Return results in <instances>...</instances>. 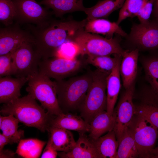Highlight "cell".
Returning <instances> with one entry per match:
<instances>
[{"instance_id": "obj_1", "label": "cell", "mask_w": 158, "mask_h": 158, "mask_svg": "<svg viewBox=\"0 0 158 158\" xmlns=\"http://www.w3.org/2000/svg\"><path fill=\"white\" fill-rule=\"evenodd\" d=\"M87 20L76 21L71 18L52 20L46 26L37 28L28 25V30L33 37V44L42 59L58 56L61 46L71 41L76 32L84 28Z\"/></svg>"}, {"instance_id": "obj_2", "label": "cell", "mask_w": 158, "mask_h": 158, "mask_svg": "<svg viewBox=\"0 0 158 158\" xmlns=\"http://www.w3.org/2000/svg\"><path fill=\"white\" fill-rule=\"evenodd\" d=\"M31 95L19 98L4 104L0 113L4 116L13 115L26 126L35 128L42 132L48 131L51 122L55 116L46 112Z\"/></svg>"}, {"instance_id": "obj_3", "label": "cell", "mask_w": 158, "mask_h": 158, "mask_svg": "<svg viewBox=\"0 0 158 158\" xmlns=\"http://www.w3.org/2000/svg\"><path fill=\"white\" fill-rule=\"evenodd\" d=\"M92 72L71 78L55 80L59 106L63 113L78 110L92 84Z\"/></svg>"}, {"instance_id": "obj_4", "label": "cell", "mask_w": 158, "mask_h": 158, "mask_svg": "<svg viewBox=\"0 0 158 158\" xmlns=\"http://www.w3.org/2000/svg\"><path fill=\"white\" fill-rule=\"evenodd\" d=\"M92 72V84L78 109L80 116L89 124L97 115L106 111V79L109 74L97 69Z\"/></svg>"}, {"instance_id": "obj_5", "label": "cell", "mask_w": 158, "mask_h": 158, "mask_svg": "<svg viewBox=\"0 0 158 158\" xmlns=\"http://www.w3.org/2000/svg\"><path fill=\"white\" fill-rule=\"evenodd\" d=\"M71 41L77 46L79 55L110 56L122 55L125 50L121 48L117 37L104 38L85 31L84 28L79 30Z\"/></svg>"}, {"instance_id": "obj_6", "label": "cell", "mask_w": 158, "mask_h": 158, "mask_svg": "<svg viewBox=\"0 0 158 158\" xmlns=\"http://www.w3.org/2000/svg\"><path fill=\"white\" fill-rule=\"evenodd\" d=\"M28 94L38 100L49 114L57 116L63 111L58 101L55 81L37 72L28 77Z\"/></svg>"}, {"instance_id": "obj_7", "label": "cell", "mask_w": 158, "mask_h": 158, "mask_svg": "<svg viewBox=\"0 0 158 158\" xmlns=\"http://www.w3.org/2000/svg\"><path fill=\"white\" fill-rule=\"evenodd\" d=\"M136 142L140 158H150L158 137V129L145 117L136 114L128 128Z\"/></svg>"}, {"instance_id": "obj_8", "label": "cell", "mask_w": 158, "mask_h": 158, "mask_svg": "<svg viewBox=\"0 0 158 158\" xmlns=\"http://www.w3.org/2000/svg\"><path fill=\"white\" fill-rule=\"evenodd\" d=\"M17 11L16 23L35 25L40 28L47 26L53 20L52 11L44 8L34 0H13Z\"/></svg>"}, {"instance_id": "obj_9", "label": "cell", "mask_w": 158, "mask_h": 158, "mask_svg": "<svg viewBox=\"0 0 158 158\" xmlns=\"http://www.w3.org/2000/svg\"><path fill=\"white\" fill-rule=\"evenodd\" d=\"M85 60L76 58L68 59L55 56L42 59L39 65L38 71L55 80H60L74 74L83 66Z\"/></svg>"}, {"instance_id": "obj_10", "label": "cell", "mask_w": 158, "mask_h": 158, "mask_svg": "<svg viewBox=\"0 0 158 158\" xmlns=\"http://www.w3.org/2000/svg\"><path fill=\"white\" fill-rule=\"evenodd\" d=\"M16 77H27L38 72L42 59L36 51L33 42H25L12 53Z\"/></svg>"}, {"instance_id": "obj_11", "label": "cell", "mask_w": 158, "mask_h": 158, "mask_svg": "<svg viewBox=\"0 0 158 158\" xmlns=\"http://www.w3.org/2000/svg\"><path fill=\"white\" fill-rule=\"evenodd\" d=\"M134 83L126 90L114 111L116 118L114 129L118 141L128 128L135 113V107L133 102Z\"/></svg>"}, {"instance_id": "obj_12", "label": "cell", "mask_w": 158, "mask_h": 158, "mask_svg": "<svg viewBox=\"0 0 158 158\" xmlns=\"http://www.w3.org/2000/svg\"><path fill=\"white\" fill-rule=\"evenodd\" d=\"M126 37L142 49H158V20L153 19L145 23L134 24L130 33Z\"/></svg>"}, {"instance_id": "obj_13", "label": "cell", "mask_w": 158, "mask_h": 158, "mask_svg": "<svg viewBox=\"0 0 158 158\" xmlns=\"http://www.w3.org/2000/svg\"><path fill=\"white\" fill-rule=\"evenodd\" d=\"M33 36L28 30L22 29L15 23L0 30V56L12 53L23 43L33 42Z\"/></svg>"}, {"instance_id": "obj_14", "label": "cell", "mask_w": 158, "mask_h": 158, "mask_svg": "<svg viewBox=\"0 0 158 158\" xmlns=\"http://www.w3.org/2000/svg\"><path fill=\"white\" fill-rule=\"evenodd\" d=\"M139 50H125L122 55L120 73L125 89L134 83L137 72Z\"/></svg>"}, {"instance_id": "obj_15", "label": "cell", "mask_w": 158, "mask_h": 158, "mask_svg": "<svg viewBox=\"0 0 158 158\" xmlns=\"http://www.w3.org/2000/svg\"><path fill=\"white\" fill-rule=\"evenodd\" d=\"M28 81V78L25 77H0V103L8 104L20 98L21 88Z\"/></svg>"}, {"instance_id": "obj_16", "label": "cell", "mask_w": 158, "mask_h": 158, "mask_svg": "<svg viewBox=\"0 0 158 158\" xmlns=\"http://www.w3.org/2000/svg\"><path fill=\"white\" fill-rule=\"evenodd\" d=\"M79 137L73 148L70 151L58 153L62 158H101L96 148L85 133H79Z\"/></svg>"}, {"instance_id": "obj_17", "label": "cell", "mask_w": 158, "mask_h": 158, "mask_svg": "<svg viewBox=\"0 0 158 158\" xmlns=\"http://www.w3.org/2000/svg\"><path fill=\"white\" fill-rule=\"evenodd\" d=\"M122 57L106 79L107 107L106 111L110 115L113 114L114 107L121 88L120 66Z\"/></svg>"}, {"instance_id": "obj_18", "label": "cell", "mask_w": 158, "mask_h": 158, "mask_svg": "<svg viewBox=\"0 0 158 158\" xmlns=\"http://www.w3.org/2000/svg\"><path fill=\"white\" fill-rule=\"evenodd\" d=\"M50 127L74 130L79 133L89 132L90 125L80 116L71 113H62L52 119Z\"/></svg>"}, {"instance_id": "obj_19", "label": "cell", "mask_w": 158, "mask_h": 158, "mask_svg": "<svg viewBox=\"0 0 158 158\" xmlns=\"http://www.w3.org/2000/svg\"><path fill=\"white\" fill-rule=\"evenodd\" d=\"M48 132L49 135L48 140L52 147L57 151L69 152L76 144L73 135L70 130L50 127Z\"/></svg>"}, {"instance_id": "obj_20", "label": "cell", "mask_w": 158, "mask_h": 158, "mask_svg": "<svg viewBox=\"0 0 158 158\" xmlns=\"http://www.w3.org/2000/svg\"><path fill=\"white\" fill-rule=\"evenodd\" d=\"M84 30L90 33L105 35L108 38L112 37L114 34L124 37L127 35L116 22H111L103 18L87 20Z\"/></svg>"}, {"instance_id": "obj_21", "label": "cell", "mask_w": 158, "mask_h": 158, "mask_svg": "<svg viewBox=\"0 0 158 158\" xmlns=\"http://www.w3.org/2000/svg\"><path fill=\"white\" fill-rule=\"evenodd\" d=\"M116 118L114 111L112 115L109 114L106 111L97 115L92 120L90 125L88 137L96 139L104 133L114 130Z\"/></svg>"}, {"instance_id": "obj_22", "label": "cell", "mask_w": 158, "mask_h": 158, "mask_svg": "<svg viewBox=\"0 0 158 158\" xmlns=\"http://www.w3.org/2000/svg\"><path fill=\"white\" fill-rule=\"evenodd\" d=\"M83 0H43L40 4L52 10L53 15L61 17L64 15L77 11L85 12L87 8L83 4Z\"/></svg>"}, {"instance_id": "obj_23", "label": "cell", "mask_w": 158, "mask_h": 158, "mask_svg": "<svg viewBox=\"0 0 158 158\" xmlns=\"http://www.w3.org/2000/svg\"><path fill=\"white\" fill-rule=\"evenodd\" d=\"M89 138L101 158H116L118 142L114 130L96 139Z\"/></svg>"}, {"instance_id": "obj_24", "label": "cell", "mask_w": 158, "mask_h": 158, "mask_svg": "<svg viewBox=\"0 0 158 158\" xmlns=\"http://www.w3.org/2000/svg\"><path fill=\"white\" fill-rule=\"evenodd\" d=\"M126 0H103L99 1L95 6L87 8L85 13L86 20H89L107 18L111 13L121 8Z\"/></svg>"}, {"instance_id": "obj_25", "label": "cell", "mask_w": 158, "mask_h": 158, "mask_svg": "<svg viewBox=\"0 0 158 158\" xmlns=\"http://www.w3.org/2000/svg\"><path fill=\"white\" fill-rule=\"evenodd\" d=\"M46 142L37 139L30 138L21 140L16 153L24 158H38Z\"/></svg>"}, {"instance_id": "obj_26", "label": "cell", "mask_w": 158, "mask_h": 158, "mask_svg": "<svg viewBox=\"0 0 158 158\" xmlns=\"http://www.w3.org/2000/svg\"><path fill=\"white\" fill-rule=\"evenodd\" d=\"M118 141V145L116 158L139 157L136 142L128 128Z\"/></svg>"}, {"instance_id": "obj_27", "label": "cell", "mask_w": 158, "mask_h": 158, "mask_svg": "<svg viewBox=\"0 0 158 158\" xmlns=\"http://www.w3.org/2000/svg\"><path fill=\"white\" fill-rule=\"evenodd\" d=\"M19 120L13 115L3 116L0 129L2 133L8 138L12 144L18 143L24 135V131L18 130Z\"/></svg>"}, {"instance_id": "obj_28", "label": "cell", "mask_w": 158, "mask_h": 158, "mask_svg": "<svg viewBox=\"0 0 158 158\" xmlns=\"http://www.w3.org/2000/svg\"><path fill=\"white\" fill-rule=\"evenodd\" d=\"M86 63L95 67L97 69L109 74L115 67L122 55L114 54L113 57L110 56L88 55Z\"/></svg>"}, {"instance_id": "obj_29", "label": "cell", "mask_w": 158, "mask_h": 158, "mask_svg": "<svg viewBox=\"0 0 158 158\" xmlns=\"http://www.w3.org/2000/svg\"><path fill=\"white\" fill-rule=\"evenodd\" d=\"M144 67L152 92L155 97L158 99V55L148 58L144 63Z\"/></svg>"}, {"instance_id": "obj_30", "label": "cell", "mask_w": 158, "mask_h": 158, "mask_svg": "<svg viewBox=\"0 0 158 158\" xmlns=\"http://www.w3.org/2000/svg\"><path fill=\"white\" fill-rule=\"evenodd\" d=\"M17 11L13 0H0V21L5 26L16 22Z\"/></svg>"}, {"instance_id": "obj_31", "label": "cell", "mask_w": 158, "mask_h": 158, "mask_svg": "<svg viewBox=\"0 0 158 158\" xmlns=\"http://www.w3.org/2000/svg\"><path fill=\"white\" fill-rule=\"evenodd\" d=\"M145 0H126L120 10L116 23L119 24L126 18L137 16L142 8Z\"/></svg>"}, {"instance_id": "obj_32", "label": "cell", "mask_w": 158, "mask_h": 158, "mask_svg": "<svg viewBox=\"0 0 158 158\" xmlns=\"http://www.w3.org/2000/svg\"><path fill=\"white\" fill-rule=\"evenodd\" d=\"M135 113L145 117L158 129V106L154 103H146L135 107Z\"/></svg>"}, {"instance_id": "obj_33", "label": "cell", "mask_w": 158, "mask_h": 158, "mask_svg": "<svg viewBox=\"0 0 158 158\" xmlns=\"http://www.w3.org/2000/svg\"><path fill=\"white\" fill-rule=\"evenodd\" d=\"M16 69L13 61L12 53L0 56V77L16 75Z\"/></svg>"}, {"instance_id": "obj_34", "label": "cell", "mask_w": 158, "mask_h": 158, "mask_svg": "<svg viewBox=\"0 0 158 158\" xmlns=\"http://www.w3.org/2000/svg\"><path fill=\"white\" fill-rule=\"evenodd\" d=\"M79 55L78 47L72 41H68L63 44L59 51L57 56L68 59L76 58Z\"/></svg>"}, {"instance_id": "obj_35", "label": "cell", "mask_w": 158, "mask_h": 158, "mask_svg": "<svg viewBox=\"0 0 158 158\" xmlns=\"http://www.w3.org/2000/svg\"><path fill=\"white\" fill-rule=\"evenodd\" d=\"M154 3V0H144L142 7L137 16L140 23H145L150 20L152 12Z\"/></svg>"}, {"instance_id": "obj_36", "label": "cell", "mask_w": 158, "mask_h": 158, "mask_svg": "<svg viewBox=\"0 0 158 158\" xmlns=\"http://www.w3.org/2000/svg\"><path fill=\"white\" fill-rule=\"evenodd\" d=\"M58 155L57 151L52 146L49 140L41 156V158H56Z\"/></svg>"}, {"instance_id": "obj_37", "label": "cell", "mask_w": 158, "mask_h": 158, "mask_svg": "<svg viewBox=\"0 0 158 158\" xmlns=\"http://www.w3.org/2000/svg\"><path fill=\"white\" fill-rule=\"evenodd\" d=\"M16 152L8 150H0V158H12L15 157Z\"/></svg>"}, {"instance_id": "obj_38", "label": "cell", "mask_w": 158, "mask_h": 158, "mask_svg": "<svg viewBox=\"0 0 158 158\" xmlns=\"http://www.w3.org/2000/svg\"><path fill=\"white\" fill-rule=\"evenodd\" d=\"M10 144H12L10 140L3 133L0 134V150L4 149L5 146Z\"/></svg>"}, {"instance_id": "obj_39", "label": "cell", "mask_w": 158, "mask_h": 158, "mask_svg": "<svg viewBox=\"0 0 158 158\" xmlns=\"http://www.w3.org/2000/svg\"><path fill=\"white\" fill-rule=\"evenodd\" d=\"M151 15L154 17V19L158 20V0H154L153 9Z\"/></svg>"}, {"instance_id": "obj_40", "label": "cell", "mask_w": 158, "mask_h": 158, "mask_svg": "<svg viewBox=\"0 0 158 158\" xmlns=\"http://www.w3.org/2000/svg\"><path fill=\"white\" fill-rule=\"evenodd\" d=\"M150 158H158V143L157 146L152 150Z\"/></svg>"}]
</instances>
